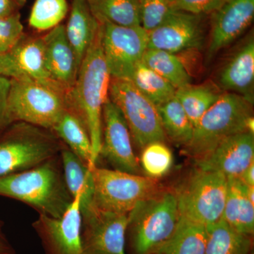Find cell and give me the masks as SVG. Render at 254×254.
Instances as JSON below:
<instances>
[{"mask_svg": "<svg viewBox=\"0 0 254 254\" xmlns=\"http://www.w3.org/2000/svg\"><path fill=\"white\" fill-rule=\"evenodd\" d=\"M220 95L210 85L190 83L177 88L175 93V97L194 127L210 107L216 103Z\"/></svg>", "mask_w": 254, "mask_h": 254, "instance_id": "obj_28", "label": "cell"}, {"mask_svg": "<svg viewBox=\"0 0 254 254\" xmlns=\"http://www.w3.org/2000/svg\"><path fill=\"white\" fill-rule=\"evenodd\" d=\"M81 242L86 254H127L128 215L81 207Z\"/></svg>", "mask_w": 254, "mask_h": 254, "instance_id": "obj_11", "label": "cell"}, {"mask_svg": "<svg viewBox=\"0 0 254 254\" xmlns=\"http://www.w3.org/2000/svg\"><path fill=\"white\" fill-rule=\"evenodd\" d=\"M80 195L60 218L39 215L32 227L41 241L46 254H86L81 242Z\"/></svg>", "mask_w": 254, "mask_h": 254, "instance_id": "obj_13", "label": "cell"}, {"mask_svg": "<svg viewBox=\"0 0 254 254\" xmlns=\"http://www.w3.org/2000/svg\"><path fill=\"white\" fill-rule=\"evenodd\" d=\"M69 108L68 95L34 81L11 79L6 123L23 122L53 130Z\"/></svg>", "mask_w": 254, "mask_h": 254, "instance_id": "obj_6", "label": "cell"}, {"mask_svg": "<svg viewBox=\"0 0 254 254\" xmlns=\"http://www.w3.org/2000/svg\"><path fill=\"white\" fill-rule=\"evenodd\" d=\"M141 150L139 163L145 176L158 180L170 171L173 165V155L165 142H151Z\"/></svg>", "mask_w": 254, "mask_h": 254, "instance_id": "obj_31", "label": "cell"}, {"mask_svg": "<svg viewBox=\"0 0 254 254\" xmlns=\"http://www.w3.org/2000/svg\"><path fill=\"white\" fill-rule=\"evenodd\" d=\"M92 14L100 23L122 26H141L138 0H87Z\"/></svg>", "mask_w": 254, "mask_h": 254, "instance_id": "obj_26", "label": "cell"}, {"mask_svg": "<svg viewBox=\"0 0 254 254\" xmlns=\"http://www.w3.org/2000/svg\"><path fill=\"white\" fill-rule=\"evenodd\" d=\"M94 182L93 204L113 213L128 215L137 203L163 190L158 180L115 170L91 169Z\"/></svg>", "mask_w": 254, "mask_h": 254, "instance_id": "obj_8", "label": "cell"}, {"mask_svg": "<svg viewBox=\"0 0 254 254\" xmlns=\"http://www.w3.org/2000/svg\"><path fill=\"white\" fill-rule=\"evenodd\" d=\"M203 16L173 10L158 27L148 32V49L176 54L200 48L203 40Z\"/></svg>", "mask_w": 254, "mask_h": 254, "instance_id": "obj_15", "label": "cell"}, {"mask_svg": "<svg viewBox=\"0 0 254 254\" xmlns=\"http://www.w3.org/2000/svg\"><path fill=\"white\" fill-rule=\"evenodd\" d=\"M254 161V136L242 132L225 138L210 153L195 160L197 169L238 177Z\"/></svg>", "mask_w": 254, "mask_h": 254, "instance_id": "obj_16", "label": "cell"}, {"mask_svg": "<svg viewBox=\"0 0 254 254\" xmlns=\"http://www.w3.org/2000/svg\"><path fill=\"white\" fill-rule=\"evenodd\" d=\"M206 227L205 254H254L253 237L240 233L223 220Z\"/></svg>", "mask_w": 254, "mask_h": 254, "instance_id": "obj_25", "label": "cell"}, {"mask_svg": "<svg viewBox=\"0 0 254 254\" xmlns=\"http://www.w3.org/2000/svg\"><path fill=\"white\" fill-rule=\"evenodd\" d=\"M11 79L0 74V133L8 127L6 109L9 98Z\"/></svg>", "mask_w": 254, "mask_h": 254, "instance_id": "obj_36", "label": "cell"}, {"mask_svg": "<svg viewBox=\"0 0 254 254\" xmlns=\"http://www.w3.org/2000/svg\"><path fill=\"white\" fill-rule=\"evenodd\" d=\"M101 155L114 170L142 175L139 160L132 145L131 133L123 114L108 98L102 115Z\"/></svg>", "mask_w": 254, "mask_h": 254, "instance_id": "obj_12", "label": "cell"}, {"mask_svg": "<svg viewBox=\"0 0 254 254\" xmlns=\"http://www.w3.org/2000/svg\"><path fill=\"white\" fill-rule=\"evenodd\" d=\"M222 220L234 230L254 236V203L247 195V185L239 177H228Z\"/></svg>", "mask_w": 254, "mask_h": 254, "instance_id": "obj_21", "label": "cell"}, {"mask_svg": "<svg viewBox=\"0 0 254 254\" xmlns=\"http://www.w3.org/2000/svg\"><path fill=\"white\" fill-rule=\"evenodd\" d=\"M68 9L66 0H36L30 14V26L41 31L53 29L65 18Z\"/></svg>", "mask_w": 254, "mask_h": 254, "instance_id": "obj_32", "label": "cell"}, {"mask_svg": "<svg viewBox=\"0 0 254 254\" xmlns=\"http://www.w3.org/2000/svg\"><path fill=\"white\" fill-rule=\"evenodd\" d=\"M227 179L222 173L195 169L176 190L180 215L205 226L222 220Z\"/></svg>", "mask_w": 254, "mask_h": 254, "instance_id": "obj_7", "label": "cell"}, {"mask_svg": "<svg viewBox=\"0 0 254 254\" xmlns=\"http://www.w3.org/2000/svg\"><path fill=\"white\" fill-rule=\"evenodd\" d=\"M98 28L99 22L92 14L88 1L73 0L65 31L74 54L78 72Z\"/></svg>", "mask_w": 254, "mask_h": 254, "instance_id": "obj_20", "label": "cell"}, {"mask_svg": "<svg viewBox=\"0 0 254 254\" xmlns=\"http://www.w3.org/2000/svg\"><path fill=\"white\" fill-rule=\"evenodd\" d=\"M238 177L245 185L254 186V161L252 162Z\"/></svg>", "mask_w": 254, "mask_h": 254, "instance_id": "obj_38", "label": "cell"}, {"mask_svg": "<svg viewBox=\"0 0 254 254\" xmlns=\"http://www.w3.org/2000/svg\"><path fill=\"white\" fill-rule=\"evenodd\" d=\"M180 218L175 190L163 189L135 205L128 214L127 254H158Z\"/></svg>", "mask_w": 254, "mask_h": 254, "instance_id": "obj_3", "label": "cell"}, {"mask_svg": "<svg viewBox=\"0 0 254 254\" xmlns=\"http://www.w3.org/2000/svg\"><path fill=\"white\" fill-rule=\"evenodd\" d=\"M52 131L90 170L93 168L91 138L86 125L77 114L68 108Z\"/></svg>", "mask_w": 254, "mask_h": 254, "instance_id": "obj_22", "label": "cell"}, {"mask_svg": "<svg viewBox=\"0 0 254 254\" xmlns=\"http://www.w3.org/2000/svg\"></svg>", "mask_w": 254, "mask_h": 254, "instance_id": "obj_41", "label": "cell"}, {"mask_svg": "<svg viewBox=\"0 0 254 254\" xmlns=\"http://www.w3.org/2000/svg\"><path fill=\"white\" fill-rule=\"evenodd\" d=\"M170 1H171L172 4H173V3L175 1V0H170Z\"/></svg>", "mask_w": 254, "mask_h": 254, "instance_id": "obj_40", "label": "cell"}, {"mask_svg": "<svg viewBox=\"0 0 254 254\" xmlns=\"http://www.w3.org/2000/svg\"><path fill=\"white\" fill-rule=\"evenodd\" d=\"M252 116V103L237 93H222L195 125L185 153L195 160L203 158L225 138L248 131Z\"/></svg>", "mask_w": 254, "mask_h": 254, "instance_id": "obj_5", "label": "cell"}, {"mask_svg": "<svg viewBox=\"0 0 254 254\" xmlns=\"http://www.w3.org/2000/svg\"><path fill=\"white\" fill-rule=\"evenodd\" d=\"M142 62L176 89L190 83V76L176 54L164 50L148 49Z\"/></svg>", "mask_w": 254, "mask_h": 254, "instance_id": "obj_29", "label": "cell"}, {"mask_svg": "<svg viewBox=\"0 0 254 254\" xmlns=\"http://www.w3.org/2000/svg\"><path fill=\"white\" fill-rule=\"evenodd\" d=\"M109 99L123 114L138 148L142 149L151 142L165 141L158 108L131 81L111 77Z\"/></svg>", "mask_w": 254, "mask_h": 254, "instance_id": "obj_9", "label": "cell"}, {"mask_svg": "<svg viewBox=\"0 0 254 254\" xmlns=\"http://www.w3.org/2000/svg\"><path fill=\"white\" fill-rule=\"evenodd\" d=\"M100 23L103 54L110 76L120 79H131L135 68L141 63L148 50V32L141 26Z\"/></svg>", "mask_w": 254, "mask_h": 254, "instance_id": "obj_10", "label": "cell"}, {"mask_svg": "<svg viewBox=\"0 0 254 254\" xmlns=\"http://www.w3.org/2000/svg\"><path fill=\"white\" fill-rule=\"evenodd\" d=\"M129 81L157 108L171 100L176 93V88L170 82L148 67L143 62L137 65Z\"/></svg>", "mask_w": 254, "mask_h": 254, "instance_id": "obj_30", "label": "cell"}, {"mask_svg": "<svg viewBox=\"0 0 254 254\" xmlns=\"http://www.w3.org/2000/svg\"><path fill=\"white\" fill-rule=\"evenodd\" d=\"M60 157L65 182L73 198L80 195L81 207L93 204L94 182L91 170L66 146Z\"/></svg>", "mask_w": 254, "mask_h": 254, "instance_id": "obj_23", "label": "cell"}, {"mask_svg": "<svg viewBox=\"0 0 254 254\" xmlns=\"http://www.w3.org/2000/svg\"><path fill=\"white\" fill-rule=\"evenodd\" d=\"M0 74L10 79L38 82L68 95L47 71L42 38L23 36L11 49L0 55Z\"/></svg>", "mask_w": 254, "mask_h": 254, "instance_id": "obj_14", "label": "cell"}, {"mask_svg": "<svg viewBox=\"0 0 254 254\" xmlns=\"http://www.w3.org/2000/svg\"><path fill=\"white\" fill-rule=\"evenodd\" d=\"M14 13L12 0H0V17H6Z\"/></svg>", "mask_w": 254, "mask_h": 254, "instance_id": "obj_39", "label": "cell"}, {"mask_svg": "<svg viewBox=\"0 0 254 254\" xmlns=\"http://www.w3.org/2000/svg\"><path fill=\"white\" fill-rule=\"evenodd\" d=\"M207 227L180 215L173 236L159 250L161 254H205Z\"/></svg>", "mask_w": 254, "mask_h": 254, "instance_id": "obj_24", "label": "cell"}, {"mask_svg": "<svg viewBox=\"0 0 254 254\" xmlns=\"http://www.w3.org/2000/svg\"><path fill=\"white\" fill-rule=\"evenodd\" d=\"M42 38L45 64L50 78L69 93L77 77L78 69L72 48L66 38L65 26H55Z\"/></svg>", "mask_w": 254, "mask_h": 254, "instance_id": "obj_18", "label": "cell"}, {"mask_svg": "<svg viewBox=\"0 0 254 254\" xmlns=\"http://www.w3.org/2000/svg\"><path fill=\"white\" fill-rule=\"evenodd\" d=\"M222 88L253 103L254 40L251 36L222 68L219 76Z\"/></svg>", "mask_w": 254, "mask_h": 254, "instance_id": "obj_19", "label": "cell"}, {"mask_svg": "<svg viewBox=\"0 0 254 254\" xmlns=\"http://www.w3.org/2000/svg\"><path fill=\"white\" fill-rule=\"evenodd\" d=\"M165 136L175 144L186 147L193 136L194 127L176 97L158 107Z\"/></svg>", "mask_w": 254, "mask_h": 254, "instance_id": "obj_27", "label": "cell"}, {"mask_svg": "<svg viewBox=\"0 0 254 254\" xmlns=\"http://www.w3.org/2000/svg\"><path fill=\"white\" fill-rule=\"evenodd\" d=\"M141 26L151 31L165 21L173 11L170 0H138Z\"/></svg>", "mask_w": 254, "mask_h": 254, "instance_id": "obj_33", "label": "cell"}, {"mask_svg": "<svg viewBox=\"0 0 254 254\" xmlns=\"http://www.w3.org/2000/svg\"><path fill=\"white\" fill-rule=\"evenodd\" d=\"M66 146L51 130L23 122L11 124L0 133V177L38 166Z\"/></svg>", "mask_w": 254, "mask_h": 254, "instance_id": "obj_4", "label": "cell"}, {"mask_svg": "<svg viewBox=\"0 0 254 254\" xmlns=\"http://www.w3.org/2000/svg\"><path fill=\"white\" fill-rule=\"evenodd\" d=\"M111 76L102 46V28H99L88 48L68 95L69 108L86 125L92 143L93 168L98 165L102 144V115L109 98Z\"/></svg>", "mask_w": 254, "mask_h": 254, "instance_id": "obj_1", "label": "cell"}, {"mask_svg": "<svg viewBox=\"0 0 254 254\" xmlns=\"http://www.w3.org/2000/svg\"><path fill=\"white\" fill-rule=\"evenodd\" d=\"M0 254H16L14 249L3 232V222L0 220Z\"/></svg>", "mask_w": 254, "mask_h": 254, "instance_id": "obj_37", "label": "cell"}, {"mask_svg": "<svg viewBox=\"0 0 254 254\" xmlns=\"http://www.w3.org/2000/svg\"><path fill=\"white\" fill-rule=\"evenodd\" d=\"M229 0H175L172 4L173 10L185 11L195 15L215 13Z\"/></svg>", "mask_w": 254, "mask_h": 254, "instance_id": "obj_35", "label": "cell"}, {"mask_svg": "<svg viewBox=\"0 0 254 254\" xmlns=\"http://www.w3.org/2000/svg\"><path fill=\"white\" fill-rule=\"evenodd\" d=\"M0 195L19 200L39 215L60 218L73 203L60 155L34 168L0 177Z\"/></svg>", "mask_w": 254, "mask_h": 254, "instance_id": "obj_2", "label": "cell"}, {"mask_svg": "<svg viewBox=\"0 0 254 254\" xmlns=\"http://www.w3.org/2000/svg\"><path fill=\"white\" fill-rule=\"evenodd\" d=\"M24 36L20 15L17 13L0 17V55L13 48Z\"/></svg>", "mask_w": 254, "mask_h": 254, "instance_id": "obj_34", "label": "cell"}, {"mask_svg": "<svg viewBox=\"0 0 254 254\" xmlns=\"http://www.w3.org/2000/svg\"><path fill=\"white\" fill-rule=\"evenodd\" d=\"M214 14L209 58L228 46L250 26L254 17V0H229Z\"/></svg>", "mask_w": 254, "mask_h": 254, "instance_id": "obj_17", "label": "cell"}]
</instances>
